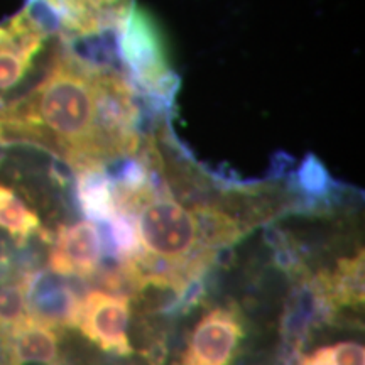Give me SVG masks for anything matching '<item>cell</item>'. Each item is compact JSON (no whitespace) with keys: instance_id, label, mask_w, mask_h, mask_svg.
Instances as JSON below:
<instances>
[{"instance_id":"obj_1","label":"cell","mask_w":365,"mask_h":365,"mask_svg":"<svg viewBox=\"0 0 365 365\" xmlns=\"http://www.w3.org/2000/svg\"><path fill=\"white\" fill-rule=\"evenodd\" d=\"M139 90L112 65L81 56L58 38L33 88L0 105V148H34L73 173L132 159L143 137Z\"/></svg>"},{"instance_id":"obj_2","label":"cell","mask_w":365,"mask_h":365,"mask_svg":"<svg viewBox=\"0 0 365 365\" xmlns=\"http://www.w3.org/2000/svg\"><path fill=\"white\" fill-rule=\"evenodd\" d=\"M118 49L129 80L145 95L170 103L178 86L166 38L144 7L134 6L118 31Z\"/></svg>"},{"instance_id":"obj_3","label":"cell","mask_w":365,"mask_h":365,"mask_svg":"<svg viewBox=\"0 0 365 365\" xmlns=\"http://www.w3.org/2000/svg\"><path fill=\"white\" fill-rule=\"evenodd\" d=\"M53 38H58L56 27L38 0H27L0 22V105L29 78Z\"/></svg>"},{"instance_id":"obj_4","label":"cell","mask_w":365,"mask_h":365,"mask_svg":"<svg viewBox=\"0 0 365 365\" xmlns=\"http://www.w3.org/2000/svg\"><path fill=\"white\" fill-rule=\"evenodd\" d=\"M66 43L117 33L129 17L135 0H38Z\"/></svg>"},{"instance_id":"obj_5","label":"cell","mask_w":365,"mask_h":365,"mask_svg":"<svg viewBox=\"0 0 365 365\" xmlns=\"http://www.w3.org/2000/svg\"><path fill=\"white\" fill-rule=\"evenodd\" d=\"M129 299L125 296L91 291L80 299L75 327H78L85 336H88L105 352L129 355Z\"/></svg>"},{"instance_id":"obj_6","label":"cell","mask_w":365,"mask_h":365,"mask_svg":"<svg viewBox=\"0 0 365 365\" xmlns=\"http://www.w3.org/2000/svg\"><path fill=\"white\" fill-rule=\"evenodd\" d=\"M242 339V325L234 312L213 309L200 319L182 365H228Z\"/></svg>"},{"instance_id":"obj_7","label":"cell","mask_w":365,"mask_h":365,"mask_svg":"<svg viewBox=\"0 0 365 365\" xmlns=\"http://www.w3.org/2000/svg\"><path fill=\"white\" fill-rule=\"evenodd\" d=\"M26 287L27 314L44 325L54 328L75 327L78 296L59 279L58 274L29 271L21 277Z\"/></svg>"},{"instance_id":"obj_8","label":"cell","mask_w":365,"mask_h":365,"mask_svg":"<svg viewBox=\"0 0 365 365\" xmlns=\"http://www.w3.org/2000/svg\"><path fill=\"white\" fill-rule=\"evenodd\" d=\"M102 249L100 230L91 220L63 225L49 254V267L58 276L86 277L98 267Z\"/></svg>"},{"instance_id":"obj_9","label":"cell","mask_w":365,"mask_h":365,"mask_svg":"<svg viewBox=\"0 0 365 365\" xmlns=\"http://www.w3.org/2000/svg\"><path fill=\"white\" fill-rule=\"evenodd\" d=\"M11 336L21 364L58 362V335L54 328L26 314L11 328Z\"/></svg>"},{"instance_id":"obj_10","label":"cell","mask_w":365,"mask_h":365,"mask_svg":"<svg viewBox=\"0 0 365 365\" xmlns=\"http://www.w3.org/2000/svg\"><path fill=\"white\" fill-rule=\"evenodd\" d=\"M318 289L331 303L345 304V307H357L364 303V254L354 259H344L339 262L335 274L323 276L319 279Z\"/></svg>"},{"instance_id":"obj_11","label":"cell","mask_w":365,"mask_h":365,"mask_svg":"<svg viewBox=\"0 0 365 365\" xmlns=\"http://www.w3.org/2000/svg\"><path fill=\"white\" fill-rule=\"evenodd\" d=\"M0 230L7 232L19 245L31 235L39 234L41 220L38 212L31 208L11 186L0 182Z\"/></svg>"},{"instance_id":"obj_12","label":"cell","mask_w":365,"mask_h":365,"mask_svg":"<svg viewBox=\"0 0 365 365\" xmlns=\"http://www.w3.org/2000/svg\"><path fill=\"white\" fill-rule=\"evenodd\" d=\"M76 198L90 220L108 222L115 213L110 178L105 171H83L76 176Z\"/></svg>"},{"instance_id":"obj_13","label":"cell","mask_w":365,"mask_h":365,"mask_svg":"<svg viewBox=\"0 0 365 365\" xmlns=\"http://www.w3.org/2000/svg\"><path fill=\"white\" fill-rule=\"evenodd\" d=\"M303 365H365V350L355 341H341L314 350L303 357Z\"/></svg>"},{"instance_id":"obj_14","label":"cell","mask_w":365,"mask_h":365,"mask_svg":"<svg viewBox=\"0 0 365 365\" xmlns=\"http://www.w3.org/2000/svg\"><path fill=\"white\" fill-rule=\"evenodd\" d=\"M26 314V287L22 281L0 287V325L11 330Z\"/></svg>"}]
</instances>
